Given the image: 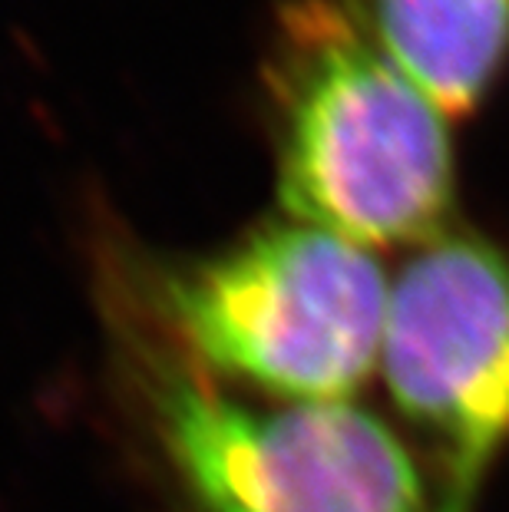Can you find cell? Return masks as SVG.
Here are the masks:
<instances>
[{
    "label": "cell",
    "mask_w": 509,
    "mask_h": 512,
    "mask_svg": "<svg viewBox=\"0 0 509 512\" xmlns=\"http://www.w3.org/2000/svg\"><path fill=\"white\" fill-rule=\"evenodd\" d=\"M182 361L272 400H348L381 367L391 285L371 248L298 219L149 275Z\"/></svg>",
    "instance_id": "cell-2"
},
{
    "label": "cell",
    "mask_w": 509,
    "mask_h": 512,
    "mask_svg": "<svg viewBox=\"0 0 509 512\" xmlns=\"http://www.w3.org/2000/svg\"><path fill=\"white\" fill-rule=\"evenodd\" d=\"M381 370L447 489L476 493L509 446V252L463 232L420 245L391 285Z\"/></svg>",
    "instance_id": "cell-4"
},
{
    "label": "cell",
    "mask_w": 509,
    "mask_h": 512,
    "mask_svg": "<svg viewBox=\"0 0 509 512\" xmlns=\"http://www.w3.org/2000/svg\"><path fill=\"white\" fill-rule=\"evenodd\" d=\"M473 506V493H460V489H447L443 503L433 509V512H470Z\"/></svg>",
    "instance_id": "cell-6"
},
{
    "label": "cell",
    "mask_w": 509,
    "mask_h": 512,
    "mask_svg": "<svg viewBox=\"0 0 509 512\" xmlns=\"http://www.w3.org/2000/svg\"><path fill=\"white\" fill-rule=\"evenodd\" d=\"M146 417L189 512H427L387 420L351 400H252L186 361H149Z\"/></svg>",
    "instance_id": "cell-3"
},
{
    "label": "cell",
    "mask_w": 509,
    "mask_h": 512,
    "mask_svg": "<svg viewBox=\"0 0 509 512\" xmlns=\"http://www.w3.org/2000/svg\"><path fill=\"white\" fill-rule=\"evenodd\" d=\"M447 116L480 106L509 63V0H348Z\"/></svg>",
    "instance_id": "cell-5"
},
{
    "label": "cell",
    "mask_w": 509,
    "mask_h": 512,
    "mask_svg": "<svg viewBox=\"0 0 509 512\" xmlns=\"http://www.w3.org/2000/svg\"><path fill=\"white\" fill-rule=\"evenodd\" d=\"M262 90L288 219L364 248H420L447 232L450 116L348 0L278 7Z\"/></svg>",
    "instance_id": "cell-1"
}]
</instances>
